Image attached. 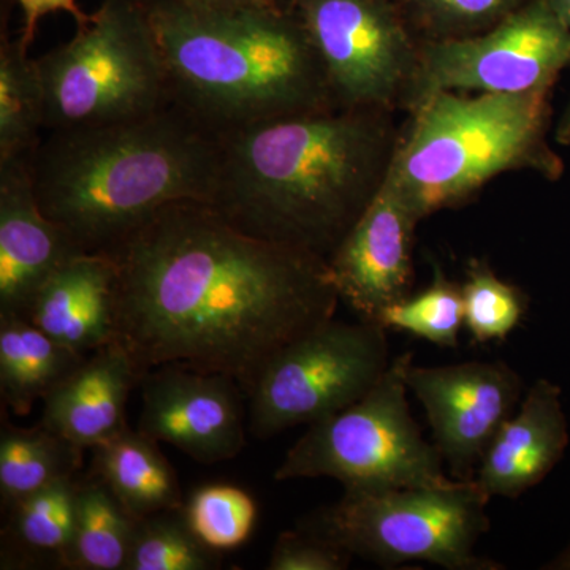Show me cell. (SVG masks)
Wrapping results in <instances>:
<instances>
[{"label": "cell", "instance_id": "cell-1", "mask_svg": "<svg viewBox=\"0 0 570 570\" xmlns=\"http://www.w3.org/2000/svg\"><path fill=\"white\" fill-rule=\"evenodd\" d=\"M118 272L116 337L138 367L224 374L246 397L285 347L336 316L328 262L181 202L105 250Z\"/></svg>", "mask_w": 570, "mask_h": 570}, {"label": "cell", "instance_id": "cell-5", "mask_svg": "<svg viewBox=\"0 0 570 570\" xmlns=\"http://www.w3.org/2000/svg\"><path fill=\"white\" fill-rule=\"evenodd\" d=\"M551 92H438L401 130L387 181L419 220L464 204L508 171L557 181L564 164L547 140Z\"/></svg>", "mask_w": 570, "mask_h": 570}, {"label": "cell", "instance_id": "cell-17", "mask_svg": "<svg viewBox=\"0 0 570 570\" xmlns=\"http://www.w3.org/2000/svg\"><path fill=\"white\" fill-rule=\"evenodd\" d=\"M140 384L132 355L112 341L45 396L40 423L78 448L94 449L127 426V400Z\"/></svg>", "mask_w": 570, "mask_h": 570}, {"label": "cell", "instance_id": "cell-6", "mask_svg": "<svg viewBox=\"0 0 570 570\" xmlns=\"http://www.w3.org/2000/svg\"><path fill=\"white\" fill-rule=\"evenodd\" d=\"M36 62L48 132L127 121L171 102L141 0H102L73 39Z\"/></svg>", "mask_w": 570, "mask_h": 570}, {"label": "cell", "instance_id": "cell-4", "mask_svg": "<svg viewBox=\"0 0 570 570\" xmlns=\"http://www.w3.org/2000/svg\"><path fill=\"white\" fill-rule=\"evenodd\" d=\"M170 100L220 134L333 104L322 63L288 6L141 0Z\"/></svg>", "mask_w": 570, "mask_h": 570}, {"label": "cell", "instance_id": "cell-26", "mask_svg": "<svg viewBox=\"0 0 570 570\" xmlns=\"http://www.w3.org/2000/svg\"><path fill=\"white\" fill-rule=\"evenodd\" d=\"M181 512L195 538L219 554L245 546L258 519L253 494L230 483L198 487L184 501Z\"/></svg>", "mask_w": 570, "mask_h": 570}, {"label": "cell", "instance_id": "cell-10", "mask_svg": "<svg viewBox=\"0 0 570 570\" xmlns=\"http://www.w3.org/2000/svg\"><path fill=\"white\" fill-rule=\"evenodd\" d=\"M337 107L403 108L422 39L397 0H291Z\"/></svg>", "mask_w": 570, "mask_h": 570}, {"label": "cell", "instance_id": "cell-34", "mask_svg": "<svg viewBox=\"0 0 570 570\" xmlns=\"http://www.w3.org/2000/svg\"><path fill=\"white\" fill-rule=\"evenodd\" d=\"M547 569L570 570V542L569 546L566 547V549L562 550L549 566H547Z\"/></svg>", "mask_w": 570, "mask_h": 570}, {"label": "cell", "instance_id": "cell-25", "mask_svg": "<svg viewBox=\"0 0 570 570\" xmlns=\"http://www.w3.org/2000/svg\"><path fill=\"white\" fill-rule=\"evenodd\" d=\"M220 562L223 554L195 538L179 509L135 519L124 570H214Z\"/></svg>", "mask_w": 570, "mask_h": 570}, {"label": "cell", "instance_id": "cell-31", "mask_svg": "<svg viewBox=\"0 0 570 570\" xmlns=\"http://www.w3.org/2000/svg\"><path fill=\"white\" fill-rule=\"evenodd\" d=\"M17 2L20 3L22 17H24L20 39L28 48H31L33 39H36L37 26L41 18L48 17V14H70L77 26L89 20V14L80 9L77 0H17Z\"/></svg>", "mask_w": 570, "mask_h": 570}, {"label": "cell", "instance_id": "cell-2", "mask_svg": "<svg viewBox=\"0 0 570 570\" xmlns=\"http://www.w3.org/2000/svg\"><path fill=\"white\" fill-rule=\"evenodd\" d=\"M219 135L213 205L246 234L328 261L387 181L392 110L328 107Z\"/></svg>", "mask_w": 570, "mask_h": 570}, {"label": "cell", "instance_id": "cell-14", "mask_svg": "<svg viewBox=\"0 0 570 570\" xmlns=\"http://www.w3.org/2000/svg\"><path fill=\"white\" fill-rule=\"evenodd\" d=\"M419 223L395 187L385 181L326 261L341 302L363 321L377 322L387 307L411 295Z\"/></svg>", "mask_w": 570, "mask_h": 570}, {"label": "cell", "instance_id": "cell-16", "mask_svg": "<svg viewBox=\"0 0 570 570\" xmlns=\"http://www.w3.org/2000/svg\"><path fill=\"white\" fill-rule=\"evenodd\" d=\"M569 448L561 387L538 379L491 439L475 472L489 498L519 499L558 466Z\"/></svg>", "mask_w": 570, "mask_h": 570}, {"label": "cell", "instance_id": "cell-29", "mask_svg": "<svg viewBox=\"0 0 570 570\" xmlns=\"http://www.w3.org/2000/svg\"><path fill=\"white\" fill-rule=\"evenodd\" d=\"M531 0H397L422 40L463 39L489 31Z\"/></svg>", "mask_w": 570, "mask_h": 570}, {"label": "cell", "instance_id": "cell-27", "mask_svg": "<svg viewBox=\"0 0 570 570\" xmlns=\"http://www.w3.org/2000/svg\"><path fill=\"white\" fill-rule=\"evenodd\" d=\"M376 324L385 330L411 333L439 347L456 348L464 325L461 284L450 281L439 266H434L433 283L425 291L387 307Z\"/></svg>", "mask_w": 570, "mask_h": 570}, {"label": "cell", "instance_id": "cell-22", "mask_svg": "<svg viewBox=\"0 0 570 570\" xmlns=\"http://www.w3.org/2000/svg\"><path fill=\"white\" fill-rule=\"evenodd\" d=\"M82 452L73 442L43 425L14 428L3 423L0 433V497L3 508L37 491L75 478L82 466Z\"/></svg>", "mask_w": 570, "mask_h": 570}, {"label": "cell", "instance_id": "cell-30", "mask_svg": "<svg viewBox=\"0 0 570 570\" xmlns=\"http://www.w3.org/2000/svg\"><path fill=\"white\" fill-rule=\"evenodd\" d=\"M352 554L314 532L285 531L277 538L269 570H344L351 566Z\"/></svg>", "mask_w": 570, "mask_h": 570}, {"label": "cell", "instance_id": "cell-8", "mask_svg": "<svg viewBox=\"0 0 570 570\" xmlns=\"http://www.w3.org/2000/svg\"><path fill=\"white\" fill-rule=\"evenodd\" d=\"M414 354L392 358L381 381L355 404L307 428L275 480L335 479L347 491L425 489L452 482L444 459L412 417L407 367Z\"/></svg>", "mask_w": 570, "mask_h": 570}, {"label": "cell", "instance_id": "cell-3", "mask_svg": "<svg viewBox=\"0 0 570 570\" xmlns=\"http://www.w3.org/2000/svg\"><path fill=\"white\" fill-rule=\"evenodd\" d=\"M41 209L85 253H105L160 209L212 204L219 135L174 102L138 118L52 130L31 157Z\"/></svg>", "mask_w": 570, "mask_h": 570}, {"label": "cell", "instance_id": "cell-35", "mask_svg": "<svg viewBox=\"0 0 570 570\" xmlns=\"http://www.w3.org/2000/svg\"><path fill=\"white\" fill-rule=\"evenodd\" d=\"M205 2L223 3V6H236V3L257 2V0H205Z\"/></svg>", "mask_w": 570, "mask_h": 570}, {"label": "cell", "instance_id": "cell-9", "mask_svg": "<svg viewBox=\"0 0 570 570\" xmlns=\"http://www.w3.org/2000/svg\"><path fill=\"white\" fill-rule=\"evenodd\" d=\"M387 332L333 317L285 347L247 396L254 436L313 425L366 396L392 363Z\"/></svg>", "mask_w": 570, "mask_h": 570}, {"label": "cell", "instance_id": "cell-19", "mask_svg": "<svg viewBox=\"0 0 570 570\" xmlns=\"http://www.w3.org/2000/svg\"><path fill=\"white\" fill-rule=\"evenodd\" d=\"M91 452V474L134 519L183 509L175 469L160 452L159 442L140 430L122 428Z\"/></svg>", "mask_w": 570, "mask_h": 570}, {"label": "cell", "instance_id": "cell-23", "mask_svg": "<svg viewBox=\"0 0 570 570\" xmlns=\"http://www.w3.org/2000/svg\"><path fill=\"white\" fill-rule=\"evenodd\" d=\"M45 129V97L36 58L21 39L0 45V164L31 156Z\"/></svg>", "mask_w": 570, "mask_h": 570}, {"label": "cell", "instance_id": "cell-28", "mask_svg": "<svg viewBox=\"0 0 570 570\" xmlns=\"http://www.w3.org/2000/svg\"><path fill=\"white\" fill-rule=\"evenodd\" d=\"M464 325L475 343L505 340L520 325L530 298L517 285L505 283L489 262L472 258L461 284Z\"/></svg>", "mask_w": 570, "mask_h": 570}, {"label": "cell", "instance_id": "cell-13", "mask_svg": "<svg viewBox=\"0 0 570 570\" xmlns=\"http://www.w3.org/2000/svg\"><path fill=\"white\" fill-rule=\"evenodd\" d=\"M138 430L202 464L235 459L245 448V392L234 379L179 365L141 381Z\"/></svg>", "mask_w": 570, "mask_h": 570}, {"label": "cell", "instance_id": "cell-33", "mask_svg": "<svg viewBox=\"0 0 570 570\" xmlns=\"http://www.w3.org/2000/svg\"><path fill=\"white\" fill-rule=\"evenodd\" d=\"M547 2L570 28V0H547Z\"/></svg>", "mask_w": 570, "mask_h": 570}, {"label": "cell", "instance_id": "cell-32", "mask_svg": "<svg viewBox=\"0 0 570 570\" xmlns=\"http://www.w3.org/2000/svg\"><path fill=\"white\" fill-rule=\"evenodd\" d=\"M554 140L560 142L562 146L570 145V104L562 112L560 122L557 126V134H554Z\"/></svg>", "mask_w": 570, "mask_h": 570}, {"label": "cell", "instance_id": "cell-12", "mask_svg": "<svg viewBox=\"0 0 570 570\" xmlns=\"http://www.w3.org/2000/svg\"><path fill=\"white\" fill-rule=\"evenodd\" d=\"M407 387L426 412L436 445L452 479L474 480L483 453L523 393L520 374L504 362L415 366Z\"/></svg>", "mask_w": 570, "mask_h": 570}, {"label": "cell", "instance_id": "cell-15", "mask_svg": "<svg viewBox=\"0 0 570 570\" xmlns=\"http://www.w3.org/2000/svg\"><path fill=\"white\" fill-rule=\"evenodd\" d=\"M29 157L0 164V317H31L47 281L81 253L41 209Z\"/></svg>", "mask_w": 570, "mask_h": 570}, {"label": "cell", "instance_id": "cell-21", "mask_svg": "<svg viewBox=\"0 0 570 570\" xmlns=\"http://www.w3.org/2000/svg\"><path fill=\"white\" fill-rule=\"evenodd\" d=\"M77 487L78 479L58 480L11 505L3 535L9 562L18 568L51 564L67 569L77 519Z\"/></svg>", "mask_w": 570, "mask_h": 570}, {"label": "cell", "instance_id": "cell-7", "mask_svg": "<svg viewBox=\"0 0 570 570\" xmlns=\"http://www.w3.org/2000/svg\"><path fill=\"white\" fill-rule=\"evenodd\" d=\"M490 498L475 480L425 489L347 491L303 520L352 557L376 564L423 561L448 570H499L504 566L475 553L490 530Z\"/></svg>", "mask_w": 570, "mask_h": 570}, {"label": "cell", "instance_id": "cell-18", "mask_svg": "<svg viewBox=\"0 0 570 570\" xmlns=\"http://www.w3.org/2000/svg\"><path fill=\"white\" fill-rule=\"evenodd\" d=\"M118 272L110 255H71L41 287L29 321L52 340L88 354L116 337Z\"/></svg>", "mask_w": 570, "mask_h": 570}, {"label": "cell", "instance_id": "cell-24", "mask_svg": "<svg viewBox=\"0 0 570 570\" xmlns=\"http://www.w3.org/2000/svg\"><path fill=\"white\" fill-rule=\"evenodd\" d=\"M135 519L104 482L78 479L77 519L67 569L124 570Z\"/></svg>", "mask_w": 570, "mask_h": 570}, {"label": "cell", "instance_id": "cell-11", "mask_svg": "<svg viewBox=\"0 0 570 570\" xmlns=\"http://www.w3.org/2000/svg\"><path fill=\"white\" fill-rule=\"evenodd\" d=\"M570 67V28L547 0H531L489 31L422 40L403 108L438 92H551Z\"/></svg>", "mask_w": 570, "mask_h": 570}, {"label": "cell", "instance_id": "cell-20", "mask_svg": "<svg viewBox=\"0 0 570 570\" xmlns=\"http://www.w3.org/2000/svg\"><path fill=\"white\" fill-rule=\"evenodd\" d=\"M85 360L86 354L52 340L28 318L0 317V395L18 417Z\"/></svg>", "mask_w": 570, "mask_h": 570}]
</instances>
